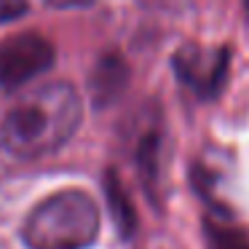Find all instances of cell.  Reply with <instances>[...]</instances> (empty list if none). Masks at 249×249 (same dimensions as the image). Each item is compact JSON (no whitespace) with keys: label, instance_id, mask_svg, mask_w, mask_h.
<instances>
[{"label":"cell","instance_id":"1","mask_svg":"<svg viewBox=\"0 0 249 249\" xmlns=\"http://www.w3.org/2000/svg\"><path fill=\"white\" fill-rule=\"evenodd\" d=\"M83 121V99L67 81L30 89L0 121V147L22 161L54 156L75 137Z\"/></svg>","mask_w":249,"mask_h":249},{"label":"cell","instance_id":"9","mask_svg":"<svg viewBox=\"0 0 249 249\" xmlns=\"http://www.w3.org/2000/svg\"><path fill=\"white\" fill-rule=\"evenodd\" d=\"M244 8H247V14H249V0H244Z\"/></svg>","mask_w":249,"mask_h":249},{"label":"cell","instance_id":"7","mask_svg":"<svg viewBox=\"0 0 249 249\" xmlns=\"http://www.w3.org/2000/svg\"><path fill=\"white\" fill-rule=\"evenodd\" d=\"M105 193H107V204H110V212L115 217L121 236L129 238L137 231V212L129 198V190L124 188V182H121V177L115 172H107V177H105Z\"/></svg>","mask_w":249,"mask_h":249},{"label":"cell","instance_id":"2","mask_svg":"<svg viewBox=\"0 0 249 249\" xmlns=\"http://www.w3.org/2000/svg\"><path fill=\"white\" fill-rule=\"evenodd\" d=\"M99 206L86 190H59L30 209L22 222L27 249H89L99 236Z\"/></svg>","mask_w":249,"mask_h":249},{"label":"cell","instance_id":"5","mask_svg":"<svg viewBox=\"0 0 249 249\" xmlns=\"http://www.w3.org/2000/svg\"><path fill=\"white\" fill-rule=\"evenodd\" d=\"M204 238H206V249H249V231L236 225L231 212L217 201L206 204Z\"/></svg>","mask_w":249,"mask_h":249},{"label":"cell","instance_id":"6","mask_svg":"<svg viewBox=\"0 0 249 249\" xmlns=\"http://www.w3.org/2000/svg\"><path fill=\"white\" fill-rule=\"evenodd\" d=\"M126 78H129V70H126L124 59L118 54L102 56L97 65V70L91 72V94L97 99L99 107L110 105L126 86Z\"/></svg>","mask_w":249,"mask_h":249},{"label":"cell","instance_id":"8","mask_svg":"<svg viewBox=\"0 0 249 249\" xmlns=\"http://www.w3.org/2000/svg\"><path fill=\"white\" fill-rule=\"evenodd\" d=\"M137 166L147 193L156 196L153 185L161 179V131H147L137 145Z\"/></svg>","mask_w":249,"mask_h":249},{"label":"cell","instance_id":"10","mask_svg":"<svg viewBox=\"0 0 249 249\" xmlns=\"http://www.w3.org/2000/svg\"><path fill=\"white\" fill-rule=\"evenodd\" d=\"M0 22H3V19H0Z\"/></svg>","mask_w":249,"mask_h":249},{"label":"cell","instance_id":"3","mask_svg":"<svg viewBox=\"0 0 249 249\" xmlns=\"http://www.w3.org/2000/svg\"><path fill=\"white\" fill-rule=\"evenodd\" d=\"M54 59V43L35 30L8 35L0 40V89L17 91L27 86L30 81L51 70Z\"/></svg>","mask_w":249,"mask_h":249},{"label":"cell","instance_id":"4","mask_svg":"<svg viewBox=\"0 0 249 249\" xmlns=\"http://www.w3.org/2000/svg\"><path fill=\"white\" fill-rule=\"evenodd\" d=\"M172 67L177 81L196 94L198 99H214L222 91L231 67V49L228 46H198L188 43L174 51Z\"/></svg>","mask_w":249,"mask_h":249}]
</instances>
